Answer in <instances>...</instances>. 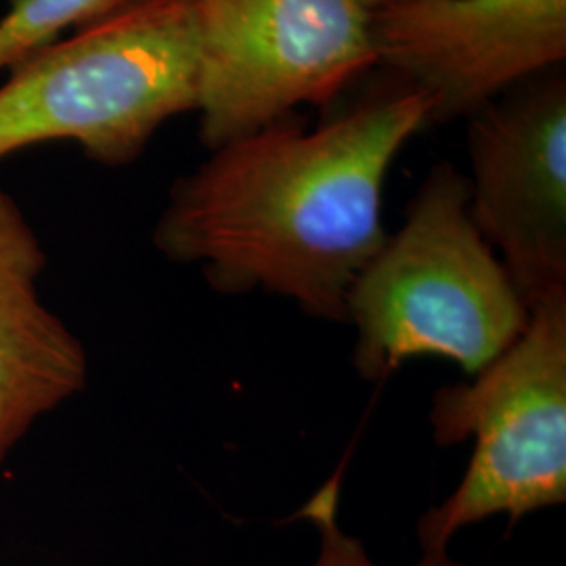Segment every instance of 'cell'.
I'll list each match as a JSON object with an SVG mask.
<instances>
[{
	"instance_id": "1",
	"label": "cell",
	"mask_w": 566,
	"mask_h": 566,
	"mask_svg": "<svg viewBox=\"0 0 566 566\" xmlns=\"http://www.w3.org/2000/svg\"><path fill=\"white\" fill-rule=\"evenodd\" d=\"M426 126L428 103L399 86L315 128L292 116L224 143L172 182L151 242L219 294L346 324L348 290L388 238V172Z\"/></svg>"
},
{
	"instance_id": "2",
	"label": "cell",
	"mask_w": 566,
	"mask_h": 566,
	"mask_svg": "<svg viewBox=\"0 0 566 566\" xmlns=\"http://www.w3.org/2000/svg\"><path fill=\"white\" fill-rule=\"evenodd\" d=\"M528 306L468 214L464 172L437 163L346 296L353 367L385 385L422 357L474 376L514 343Z\"/></svg>"
},
{
	"instance_id": "3",
	"label": "cell",
	"mask_w": 566,
	"mask_h": 566,
	"mask_svg": "<svg viewBox=\"0 0 566 566\" xmlns=\"http://www.w3.org/2000/svg\"><path fill=\"white\" fill-rule=\"evenodd\" d=\"M198 109L191 0H128L15 65L0 86V160L72 142L95 164L137 163L164 124Z\"/></svg>"
},
{
	"instance_id": "4",
	"label": "cell",
	"mask_w": 566,
	"mask_h": 566,
	"mask_svg": "<svg viewBox=\"0 0 566 566\" xmlns=\"http://www.w3.org/2000/svg\"><path fill=\"white\" fill-rule=\"evenodd\" d=\"M441 447L472 441L458 486L418 523L422 556L449 554L465 526L566 504V290L531 304L521 336L468 382L430 403Z\"/></svg>"
},
{
	"instance_id": "5",
	"label": "cell",
	"mask_w": 566,
	"mask_h": 566,
	"mask_svg": "<svg viewBox=\"0 0 566 566\" xmlns=\"http://www.w3.org/2000/svg\"><path fill=\"white\" fill-rule=\"evenodd\" d=\"M203 147L327 105L376 60L361 0H191Z\"/></svg>"
},
{
	"instance_id": "6",
	"label": "cell",
	"mask_w": 566,
	"mask_h": 566,
	"mask_svg": "<svg viewBox=\"0 0 566 566\" xmlns=\"http://www.w3.org/2000/svg\"><path fill=\"white\" fill-rule=\"evenodd\" d=\"M468 214L526 306L566 290V76L525 82L465 118Z\"/></svg>"
},
{
	"instance_id": "7",
	"label": "cell",
	"mask_w": 566,
	"mask_h": 566,
	"mask_svg": "<svg viewBox=\"0 0 566 566\" xmlns=\"http://www.w3.org/2000/svg\"><path fill=\"white\" fill-rule=\"evenodd\" d=\"M378 65L428 103V124L468 118L565 67L566 0H403L371 13Z\"/></svg>"
},
{
	"instance_id": "8",
	"label": "cell",
	"mask_w": 566,
	"mask_h": 566,
	"mask_svg": "<svg viewBox=\"0 0 566 566\" xmlns=\"http://www.w3.org/2000/svg\"><path fill=\"white\" fill-rule=\"evenodd\" d=\"M44 269L39 233L0 187V464L88 385L84 344L42 301Z\"/></svg>"
},
{
	"instance_id": "9",
	"label": "cell",
	"mask_w": 566,
	"mask_h": 566,
	"mask_svg": "<svg viewBox=\"0 0 566 566\" xmlns=\"http://www.w3.org/2000/svg\"><path fill=\"white\" fill-rule=\"evenodd\" d=\"M128 0H9L0 18V72L116 13Z\"/></svg>"
},
{
	"instance_id": "10",
	"label": "cell",
	"mask_w": 566,
	"mask_h": 566,
	"mask_svg": "<svg viewBox=\"0 0 566 566\" xmlns=\"http://www.w3.org/2000/svg\"><path fill=\"white\" fill-rule=\"evenodd\" d=\"M340 491H343V472H334L315 495L298 510V518H306L315 526L319 544L317 556L308 566H382L374 563L365 552L361 539L348 535L340 526ZM413 566H465L446 556L428 558L422 556Z\"/></svg>"
},
{
	"instance_id": "11",
	"label": "cell",
	"mask_w": 566,
	"mask_h": 566,
	"mask_svg": "<svg viewBox=\"0 0 566 566\" xmlns=\"http://www.w3.org/2000/svg\"><path fill=\"white\" fill-rule=\"evenodd\" d=\"M361 2L374 13L378 9H385L388 4H397V2H403V0H361Z\"/></svg>"
}]
</instances>
